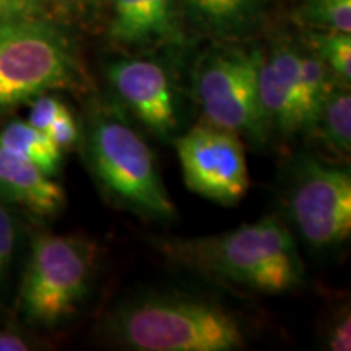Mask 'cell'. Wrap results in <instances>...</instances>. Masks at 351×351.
Segmentation results:
<instances>
[{
	"mask_svg": "<svg viewBox=\"0 0 351 351\" xmlns=\"http://www.w3.org/2000/svg\"><path fill=\"white\" fill-rule=\"evenodd\" d=\"M106 75L119 103L148 132L161 140L174 138L181 127V98L169 70L153 59H119Z\"/></svg>",
	"mask_w": 351,
	"mask_h": 351,
	"instance_id": "9",
	"label": "cell"
},
{
	"mask_svg": "<svg viewBox=\"0 0 351 351\" xmlns=\"http://www.w3.org/2000/svg\"><path fill=\"white\" fill-rule=\"evenodd\" d=\"M0 147L36 165L52 178H56L62 168L64 152L46 132L33 127L28 121H8L0 129Z\"/></svg>",
	"mask_w": 351,
	"mask_h": 351,
	"instance_id": "13",
	"label": "cell"
},
{
	"mask_svg": "<svg viewBox=\"0 0 351 351\" xmlns=\"http://www.w3.org/2000/svg\"><path fill=\"white\" fill-rule=\"evenodd\" d=\"M109 33L114 41L124 46H148L158 43L145 0H112Z\"/></svg>",
	"mask_w": 351,
	"mask_h": 351,
	"instance_id": "15",
	"label": "cell"
},
{
	"mask_svg": "<svg viewBox=\"0 0 351 351\" xmlns=\"http://www.w3.org/2000/svg\"><path fill=\"white\" fill-rule=\"evenodd\" d=\"M29 112L28 122L36 129L46 132L49 129L52 122L62 114L69 106L62 99L54 95L44 93L33 101H29Z\"/></svg>",
	"mask_w": 351,
	"mask_h": 351,
	"instance_id": "21",
	"label": "cell"
},
{
	"mask_svg": "<svg viewBox=\"0 0 351 351\" xmlns=\"http://www.w3.org/2000/svg\"><path fill=\"white\" fill-rule=\"evenodd\" d=\"M80 83L69 38L41 19L0 20V117L38 96Z\"/></svg>",
	"mask_w": 351,
	"mask_h": 351,
	"instance_id": "5",
	"label": "cell"
},
{
	"mask_svg": "<svg viewBox=\"0 0 351 351\" xmlns=\"http://www.w3.org/2000/svg\"><path fill=\"white\" fill-rule=\"evenodd\" d=\"M96 249L75 234L39 232L21 276L19 309L26 322L56 327L78 313L90 295Z\"/></svg>",
	"mask_w": 351,
	"mask_h": 351,
	"instance_id": "4",
	"label": "cell"
},
{
	"mask_svg": "<svg viewBox=\"0 0 351 351\" xmlns=\"http://www.w3.org/2000/svg\"><path fill=\"white\" fill-rule=\"evenodd\" d=\"M73 2L82 3V5H96V3H99L101 0H73Z\"/></svg>",
	"mask_w": 351,
	"mask_h": 351,
	"instance_id": "26",
	"label": "cell"
},
{
	"mask_svg": "<svg viewBox=\"0 0 351 351\" xmlns=\"http://www.w3.org/2000/svg\"><path fill=\"white\" fill-rule=\"evenodd\" d=\"M103 333L114 345L137 351H234L247 343L239 315L212 296L152 289L117 302Z\"/></svg>",
	"mask_w": 351,
	"mask_h": 351,
	"instance_id": "2",
	"label": "cell"
},
{
	"mask_svg": "<svg viewBox=\"0 0 351 351\" xmlns=\"http://www.w3.org/2000/svg\"><path fill=\"white\" fill-rule=\"evenodd\" d=\"M182 10L195 32L218 41H232L257 28L262 0H182Z\"/></svg>",
	"mask_w": 351,
	"mask_h": 351,
	"instance_id": "12",
	"label": "cell"
},
{
	"mask_svg": "<svg viewBox=\"0 0 351 351\" xmlns=\"http://www.w3.org/2000/svg\"><path fill=\"white\" fill-rule=\"evenodd\" d=\"M258 98L265 124L283 135L311 129L300 80V56L293 44L276 43L262 56Z\"/></svg>",
	"mask_w": 351,
	"mask_h": 351,
	"instance_id": "10",
	"label": "cell"
},
{
	"mask_svg": "<svg viewBox=\"0 0 351 351\" xmlns=\"http://www.w3.org/2000/svg\"><path fill=\"white\" fill-rule=\"evenodd\" d=\"M150 20L155 29L156 41H179L181 29L178 23V8L176 0H145Z\"/></svg>",
	"mask_w": 351,
	"mask_h": 351,
	"instance_id": "19",
	"label": "cell"
},
{
	"mask_svg": "<svg viewBox=\"0 0 351 351\" xmlns=\"http://www.w3.org/2000/svg\"><path fill=\"white\" fill-rule=\"evenodd\" d=\"M43 15V0H0V20L41 19Z\"/></svg>",
	"mask_w": 351,
	"mask_h": 351,
	"instance_id": "24",
	"label": "cell"
},
{
	"mask_svg": "<svg viewBox=\"0 0 351 351\" xmlns=\"http://www.w3.org/2000/svg\"><path fill=\"white\" fill-rule=\"evenodd\" d=\"M16 236H19V226L10 205L0 200V282L10 269L16 247Z\"/></svg>",
	"mask_w": 351,
	"mask_h": 351,
	"instance_id": "20",
	"label": "cell"
},
{
	"mask_svg": "<svg viewBox=\"0 0 351 351\" xmlns=\"http://www.w3.org/2000/svg\"><path fill=\"white\" fill-rule=\"evenodd\" d=\"M32 348V341L26 340L20 332L13 328H0V351H26Z\"/></svg>",
	"mask_w": 351,
	"mask_h": 351,
	"instance_id": "25",
	"label": "cell"
},
{
	"mask_svg": "<svg viewBox=\"0 0 351 351\" xmlns=\"http://www.w3.org/2000/svg\"><path fill=\"white\" fill-rule=\"evenodd\" d=\"M78 145L91 178L112 205L153 221L176 217L155 155L119 108L93 104Z\"/></svg>",
	"mask_w": 351,
	"mask_h": 351,
	"instance_id": "3",
	"label": "cell"
},
{
	"mask_svg": "<svg viewBox=\"0 0 351 351\" xmlns=\"http://www.w3.org/2000/svg\"><path fill=\"white\" fill-rule=\"evenodd\" d=\"M283 205L300 238L317 251L335 249L351 234V173L314 155L291 161Z\"/></svg>",
	"mask_w": 351,
	"mask_h": 351,
	"instance_id": "6",
	"label": "cell"
},
{
	"mask_svg": "<svg viewBox=\"0 0 351 351\" xmlns=\"http://www.w3.org/2000/svg\"><path fill=\"white\" fill-rule=\"evenodd\" d=\"M307 47L330 69L341 83L351 80V36L350 33L319 29L306 36Z\"/></svg>",
	"mask_w": 351,
	"mask_h": 351,
	"instance_id": "17",
	"label": "cell"
},
{
	"mask_svg": "<svg viewBox=\"0 0 351 351\" xmlns=\"http://www.w3.org/2000/svg\"><path fill=\"white\" fill-rule=\"evenodd\" d=\"M0 200L47 218L60 213L67 197L52 176L0 147Z\"/></svg>",
	"mask_w": 351,
	"mask_h": 351,
	"instance_id": "11",
	"label": "cell"
},
{
	"mask_svg": "<svg viewBox=\"0 0 351 351\" xmlns=\"http://www.w3.org/2000/svg\"><path fill=\"white\" fill-rule=\"evenodd\" d=\"M300 19L317 29L351 33V0H301Z\"/></svg>",
	"mask_w": 351,
	"mask_h": 351,
	"instance_id": "18",
	"label": "cell"
},
{
	"mask_svg": "<svg viewBox=\"0 0 351 351\" xmlns=\"http://www.w3.org/2000/svg\"><path fill=\"white\" fill-rule=\"evenodd\" d=\"M152 241L178 265L262 295L291 291L304 278L295 236L288 223L274 215L219 234Z\"/></svg>",
	"mask_w": 351,
	"mask_h": 351,
	"instance_id": "1",
	"label": "cell"
},
{
	"mask_svg": "<svg viewBox=\"0 0 351 351\" xmlns=\"http://www.w3.org/2000/svg\"><path fill=\"white\" fill-rule=\"evenodd\" d=\"M313 130L328 148L340 155H348L351 150V95L350 85H333L324 99Z\"/></svg>",
	"mask_w": 351,
	"mask_h": 351,
	"instance_id": "14",
	"label": "cell"
},
{
	"mask_svg": "<svg viewBox=\"0 0 351 351\" xmlns=\"http://www.w3.org/2000/svg\"><path fill=\"white\" fill-rule=\"evenodd\" d=\"M298 56H300V80L302 98H304L306 111L309 116L311 129L313 130L315 116H317L324 99L332 90V72L313 51L300 49L298 47Z\"/></svg>",
	"mask_w": 351,
	"mask_h": 351,
	"instance_id": "16",
	"label": "cell"
},
{
	"mask_svg": "<svg viewBox=\"0 0 351 351\" xmlns=\"http://www.w3.org/2000/svg\"><path fill=\"white\" fill-rule=\"evenodd\" d=\"M46 134L54 140V143L60 148V150L65 152L80 143L82 127L78 125L75 116H73L72 111L67 108L54 122H52L49 129L46 130Z\"/></svg>",
	"mask_w": 351,
	"mask_h": 351,
	"instance_id": "22",
	"label": "cell"
},
{
	"mask_svg": "<svg viewBox=\"0 0 351 351\" xmlns=\"http://www.w3.org/2000/svg\"><path fill=\"white\" fill-rule=\"evenodd\" d=\"M326 345L332 351L351 350V315L348 307H341L326 328Z\"/></svg>",
	"mask_w": 351,
	"mask_h": 351,
	"instance_id": "23",
	"label": "cell"
},
{
	"mask_svg": "<svg viewBox=\"0 0 351 351\" xmlns=\"http://www.w3.org/2000/svg\"><path fill=\"white\" fill-rule=\"evenodd\" d=\"M174 147L189 191L225 207L247 194V158L236 132L205 122L176 137Z\"/></svg>",
	"mask_w": 351,
	"mask_h": 351,
	"instance_id": "8",
	"label": "cell"
},
{
	"mask_svg": "<svg viewBox=\"0 0 351 351\" xmlns=\"http://www.w3.org/2000/svg\"><path fill=\"white\" fill-rule=\"evenodd\" d=\"M262 52L244 47H218L202 57L194 73L195 96L205 122L263 143L269 127L258 98Z\"/></svg>",
	"mask_w": 351,
	"mask_h": 351,
	"instance_id": "7",
	"label": "cell"
}]
</instances>
